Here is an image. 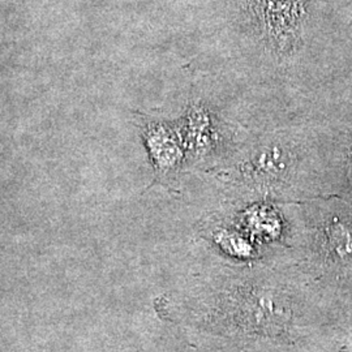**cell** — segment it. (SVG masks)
<instances>
[{
	"mask_svg": "<svg viewBox=\"0 0 352 352\" xmlns=\"http://www.w3.org/2000/svg\"><path fill=\"white\" fill-rule=\"evenodd\" d=\"M144 138L158 173L167 174L182 164L187 151L180 129L167 123H153L146 126Z\"/></svg>",
	"mask_w": 352,
	"mask_h": 352,
	"instance_id": "3",
	"label": "cell"
},
{
	"mask_svg": "<svg viewBox=\"0 0 352 352\" xmlns=\"http://www.w3.org/2000/svg\"><path fill=\"white\" fill-rule=\"evenodd\" d=\"M342 131L337 138L336 164H338L344 180L352 188V123Z\"/></svg>",
	"mask_w": 352,
	"mask_h": 352,
	"instance_id": "6",
	"label": "cell"
},
{
	"mask_svg": "<svg viewBox=\"0 0 352 352\" xmlns=\"http://www.w3.org/2000/svg\"><path fill=\"white\" fill-rule=\"evenodd\" d=\"M321 243L329 256L340 261L352 260V225L340 215H330L322 225Z\"/></svg>",
	"mask_w": 352,
	"mask_h": 352,
	"instance_id": "5",
	"label": "cell"
},
{
	"mask_svg": "<svg viewBox=\"0 0 352 352\" xmlns=\"http://www.w3.org/2000/svg\"><path fill=\"white\" fill-rule=\"evenodd\" d=\"M294 153L289 146L279 142H269L252 151L238 164L243 177L258 183L273 184L286 179L295 164Z\"/></svg>",
	"mask_w": 352,
	"mask_h": 352,
	"instance_id": "2",
	"label": "cell"
},
{
	"mask_svg": "<svg viewBox=\"0 0 352 352\" xmlns=\"http://www.w3.org/2000/svg\"><path fill=\"white\" fill-rule=\"evenodd\" d=\"M236 311L245 327L260 333H273L283 329L289 316L283 300L264 289L243 294L236 304Z\"/></svg>",
	"mask_w": 352,
	"mask_h": 352,
	"instance_id": "1",
	"label": "cell"
},
{
	"mask_svg": "<svg viewBox=\"0 0 352 352\" xmlns=\"http://www.w3.org/2000/svg\"><path fill=\"white\" fill-rule=\"evenodd\" d=\"M186 151L197 158L209 155L219 142V132L212 113L201 103H192L182 126Z\"/></svg>",
	"mask_w": 352,
	"mask_h": 352,
	"instance_id": "4",
	"label": "cell"
}]
</instances>
